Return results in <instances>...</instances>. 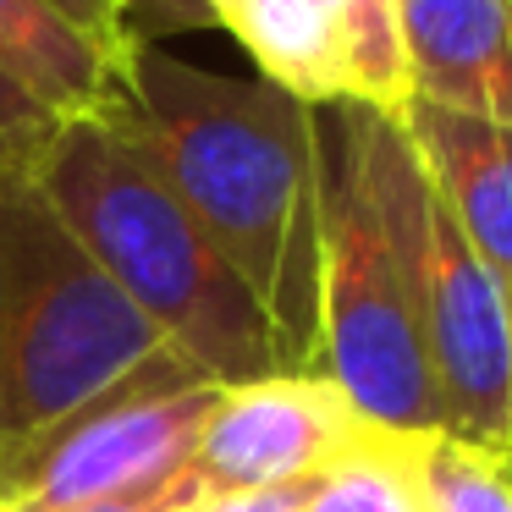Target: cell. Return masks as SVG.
I'll use <instances>...</instances> for the list:
<instances>
[{"label":"cell","instance_id":"cell-7","mask_svg":"<svg viewBox=\"0 0 512 512\" xmlns=\"http://www.w3.org/2000/svg\"><path fill=\"white\" fill-rule=\"evenodd\" d=\"M369 435L375 430L364 424V413L320 369L221 386L193 441L188 485L199 496L309 485Z\"/></svg>","mask_w":512,"mask_h":512},{"label":"cell","instance_id":"cell-13","mask_svg":"<svg viewBox=\"0 0 512 512\" xmlns=\"http://www.w3.org/2000/svg\"><path fill=\"white\" fill-rule=\"evenodd\" d=\"M419 474L430 512H512V457L430 435L419 452Z\"/></svg>","mask_w":512,"mask_h":512},{"label":"cell","instance_id":"cell-3","mask_svg":"<svg viewBox=\"0 0 512 512\" xmlns=\"http://www.w3.org/2000/svg\"><path fill=\"white\" fill-rule=\"evenodd\" d=\"M138 314L215 386L292 375L265 309L105 111L72 116L28 171Z\"/></svg>","mask_w":512,"mask_h":512},{"label":"cell","instance_id":"cell-18","mask_svg":"<svg viewBox=\"0 0 512 512\" xmlns=\"http://www.w3.org/2000/svg\"><path fill=\"white\" fill-rule=\"evenodd\" d=\"M50 12H61L72 28H83L89 39H100V45H111V50H127L133 39L122 34V17H116V6L111 0H45Z\"/></svg>","mask_w":512,"mask_h":512},{"label":"cell","instance_id":"cell-15","mask_svg":"<svg viewBox=\"0 0 512 512\" xmlns=\"http://www.w3.org/2000/svg\"><path fill=\"white\" fill-rule=\"evenodd\" d=\"M56 133L61 116L0 61V171H34Z\"/></svg>","mask_w":512,"mask_h":512},{"label":"cell","instance_id":"cell-6","mask_svg":"<svg viewBox=\"0 0 512 512\" xmlns=\"http://www.w3.org/2000/svg\"><path fill=\"white\" fill-rule=\"evenodd\" d=\"M419 325L441 435L512 457V298L435 188L419 221Z\"/></svg>","mask_w":512,"mask_h":512},{"label":"cell","instance_id":"cell-8","mask_svg":"<svg viewBox=\"0 0 512 512\" xmlns=\"http://www.w3.org/2000/svg\"><path fill=\"white\" fill-rule=\"evenodd\" d=\"M408 100L512 127V0H397Z\"/></svg>","mask_w":512,"mask_h":512},{"label":"cell","instance_id":"cell-17","mask_svg":"<svg viewBox=\"0 0 512 512\" xmlns=\"http://www.w3.org/2000/svg\"><path fill=\"white\" fill-rule=\"evenodd\" d=\"M303 490L309 485H276V490H215V496H193L177 512H303Z\"/></svg>","mask_w":512,"mask_h":512},{"label":"cell","instance_id":"cell-9","mask_svg":"<svg viewBox=\"0 0 512 512\" xmlns=\"http://www.w3.org/2000/svg\"><path fill=\"white\" fill-rule=\"evenodd\" d=\"M397 122L457 232L496 270L501 287H512V127L430 100H408Z\"/></svg>","mask_w":512,"mask_h":512},{"label":"cell","instance_id":"cell-10","mask_svg":"<svg viewBox=\"0 0 512 512\" xmlns=\"http://www.w3.org/2000/svg\"><path fill=\"white\" fill-rule=\"evenodd\" d=\"M215 12L254 56L259 78L309 105L353 100V34L342 0H221Z\"/></svg>","mask_w":512,"mask_h":512},{"label":"cell","instance_id":"cell-16","mask_svg":"<svg viewBox=\"0 0 512 512\" xmlns=\"http://www.w3.org/2000/svg\"><path fill=\"white\" fill-rule=\"evenodd\" d=\"M116 17H122V34L133 45H155L171 34H204V28H221L215 0H111Z\"/></svg>","mask_w":512,"mask_h":512},{"label":"cell","instance_id":"cell-1","mask_svg":"<svg viewBox=\"0 0 512 512\" xmlns=\"http://www.w3.org/2000/svg\"><path fill=\"white\" fill-rule=\"evenodd\" d=\"M265 309L292 375L320 369V149L314 105L166 45H127L100 105Z\"/></svg>","mask_w":512,"mask_h":512},{"label":"cell","instance_id":"cell-4","mask_svg":"<svg viewBox=\"0 0 512 512\" xmlns=\"http://www.w3.org/2000/svg\"><path fill=\"white\" fill-rule=\"evenodd\" d=\"M171 353L28 171H0V468Z\"/></svg>","mask_w":512,"mask_h":512},{"label":"cell","instance_id":"cell-11","mask_svg":"<svg viewBox=\"0 0 512 512\" xmlns=\"http://www.w3.org/2000/svg\"><path fill=\"white\" fill-rule=\"evenodd\" d=\"M127 50H111L72 28L45 0H0V61L61 116H89L105 105Z\"/></svg>","mask_w":512,"mask_h":512},{"label":"cell","instance_id":"cell-5","mask_svg":"<svg viewBox=\"0 0 512 512\" xmlns=\"http://www.w3.org/2000/svg\"><path fill=\"white\" fill-rule=\"evenodd\" d=\"M215 391L221 386L182 353H160L155 364L127 375L116 391H105L39 446H28L17 463L0 468V507L72 512L105 496L166 485L188 468Z\"/></svg>","mask_w":512,"mask_h":512},{"label":"cell","instance_id":"cell-2","mask_svg":"<svg viewBox=\"0 0 512 512\" xmlns=\"http://www.w3.org/2000/svg\"><path fill=\"white\" fill-rule=\"evenodd\" d=\"M320 149V375L397 441L441 435L419 325V221L430 199L397 111L314 105Z\"/></svg>","mask_w":512,"mask_h":512},{"label":"cell","instance_id":"cell-19","mask_svg":"<svg viewBox=\"0 0 512 512\" xmlns=\"http://www.w3.org/2000/svg\"><path fill=\"white\" fill-rule=\"evenodd\" d=\"M507 298H512V287H507Z\"/></svg>","mask_w":512,"mask_h":512},{"label":"cell","instance_id":"cell-20","mask_svg":"<svg viewBox=\"0 0 512 512\" xmlns=\"http://www.w3.org/2000/svg\"><path fill=\"white\" fill-rule=\"evenodd\" d=\"M215 6H221V0H215Z\"/></svg>","mask_w":512,"mask_h":512},{"label":"cell","instance_id":"cell-12","mask_svg":"<svg viewBox=\"0 0 512 512\" xmlns=\"http://www.w3.org/2000/svg\"><path fill=\"white\" fill-rule=\"evenodd\" d=\"M424 441L397 435H369L364 446L331 463L303 490V512H430L424 507V474H419Z\"/></svg>","mask_w":512,"mask_h":512},{"label":"cell","instance_id":"cell-21","mask_svg":"<svg viewBox=\"0 0 512 512\" xmlns=\"http://www.w3.org/2000/svg\"><path fill=\"white\" fill-rule=\"evenodd\" d=\"M0 512H6V507H0Z\"/></svg>","mask_w":512,"mask_h":512},{"label":"cell","instance_id":"cell-14","mask_svg":"<svg viewBox=\"0 0 512 512\" xmlns=\"http://www.w3.org/2000/svg\"><path fill=\"white\" fill-rule=\"evenodd\" d=\"M347 34H353V100L375 111L408 105V67L397 39V0H342Z\"/></svg>","mask_w":512,"mask_h":512}]
</instances>
